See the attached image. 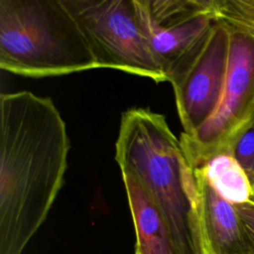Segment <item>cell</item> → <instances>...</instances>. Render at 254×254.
<instances>
[{
  "label": "cell",
  "mask_w": 254,
  "mask_h": 254,
  "mask_svg": "<svg viewBox=\"0 0 254 254\" xmlns=\"http://www.w3.org/2000/svg\"><path fill=\"white\" fill-rule=\"evenodd\" d=\"M70 142L50 97L0 96V254H22L45 222L67 167Z\"/></svg>",
  "instance_id": "obj_1"
},
{
  "label": "cell",
  "mask_w": 254,
  "mask_h": 254,
  "mask_svg": "<svg viewBox=\"0 0 254 254\" xmlns=\"http://www.w3.org/2000/svg\"><path fill=\"white\" fill-rule=\"evenodd\" d=\"M115 160L153 201L175 254H205L193 170L165 116L149 108L124 111Z\"/></svg>",
  "instance_id": "obj_2"
},
{
  "label": "cell",
  "mask_w": 254,
  "mask_h": 254,
  "mask_svg": "<svg viewBox=\"0 0 254 254\" xmlns=\"http://www.w3.org/2000/svg\"><path fill=\"white\" fill-rule=\"evenodd\" d=\"M0 67L36 78L98 68L62 0H0Z\"/></svg>",
  "instance_id": "obj_3"
},
{
  "label": "cell",
  "mask_w": 254,
  "mask_h": 254,
  "mask_svg": "<svg viewBox=\"0 0 254 254\" xmlns=\"http://www.w3.org/2000/svg\"><path fill=\"white\" fill-rule=\"evenodd\" d=\"M85 38L98 68L167 81L142 29L134 0H62Z\"/></svg>",
  "instance_id": "obj_4"
},
{
  "label": "cell",
  "mask_w": 254,
  "mask_h": 254,
  "mask_svg": "<svg viewBox=\"0 0 254 254\" xmlns=\"http://www.w3.org/2000/svg\"><path fill=\"white\" fill-rule=\"evenodd\" d=\"M228 30L227 68L218 102L191 136L180 137L192 169L217 154L230 153L236 141L254 128V35Z\"/></svg>",
  "instance_id": "obj_5"
},
{
  "label": "cell",
  "mask_w": 254,
  "mask_h": 254,
  "mask_svg": "<svg viewBox=\"0 0 254 254\" xmlns=\"http://www.w3.org/2000/svg\"><path fill=\"white\" fill-rule=\"evenodd\" d=\"M229 30L216 20L196 59L172 84L182 135L191 136L214 110L225 79Z\"/></svg>",
  "instance_id": "obj_6"
},
{
  "label": "cell",
  "mask_w": 254,
  "mask_h": 254,
  "mask_svg": "<svg viewBox=\"0 0 254 254\" xmlns=\"http://www.w3.org/2000/svg\"><path fill=\"white\" fill-rule=\"evenodd\" d=\"M134 4L152 54L167 81L173 83L196 59L216 19L212 13L200 11L175 24L161 26L138 0H134Z\"/></svg>",
  "instance_id": "obj_7"
},
{
  "label": "cell",
  "mask_w": 254,
  "mask_h": 254,
  "mask_svg": "<svg viewBox=\"0 0 254 254\" xmlns=\"http://www.w3.org/2000/svg\"><path fill=\"white\" fill-rule=\"evenodd\" d=\"M205 254H253L235 205L193 170Z\"/></svg>",
  "instance_id": "obj_8"
},
{
  "label": "cell",
  "mask_w": 254,
  "mask_h": 254,
  "mask_svg": "<svg viewBox=\"0 0 254 254\" xmlns=\"http://www.w3.org/2000/svg\"><path fill=\"white\" fill-rule=\"evenodd\" d=\"M133 219L139 254H175L162 218L153 201L137 180L121 173Z\"/></svg>",
  "instance_id": "obj_9"
},
{
  "label": "cell",
  "mask_w": 254,
  "mask_h": 254,
  "mask_svg": "<svg viewBox=\"0 0 254 254\" xmlns=\"http://www.w3.org/2000/svg\"><path fill=\"white\" fill-rule=\"evenodd\" d=\"M233 204L250 201L252 185L245 171L230 153L217 154L192 169Z\"/></svg>",
  "instance_id": "obj_10"
},
{
  "label": "cell",
  "mask_w": 254,
  "mask_h": 254,
  "mask_svg": "<svg viewBox=\"0 0 254 254\" xmlns=\"http://www.w3.org/2000/svg\"><path fill=\"white\" fill-rule=\"evenodd\" d=\"M213 15L230 29L254 35V0H213Z\"/></svg>",
  "instance_id": "obj_11"
},
{
  "label": "cell",
  "mask_w": 254,
  "mask_h": 254,
  "mask_svg": "<svg viewBox=\"0 0 254 254\" xmlns=\"http://www.w3.org/2000/svg\"><path fill=\"white\" fill-rule=\"evenodd\" d=\"M151 18L161 26L180 22L199 10L191 0H138Z\"/></svg>",
  "instance_id": "obj_12"
},
{
  "label": "cell",
  "mask_w": 254,
  "mask_h": 254,
  "mask_svg": "<svg viewBox=\"0 0 254 254\" xmlns=\"http://www.w3.org/2000/svg\"><path fill=\"white\" fill-rule=\"evenodd\" d=\"M230 154L239 163L254 185V128L245 132L234 144Z\"/></svg>",
  "instance_id": "obj_13"
},
{
  "label": "cell",
  "mask_w": 254,
  "mask_h": 254,
  "mask_svg": "<svg viewBox=\"0 0 254 254\" xmlns=\"http://www.w3.org/2000/svg\"><path fill=\"white\" fill-rule=\"evenodd\" d=\"M234 205L241 218L250 246L254 254V203L252 201H247L243 203H237Z\"/></svg>",
  "instance_id": "obj_14"
},
{
  "label": "cell",
  "mask_w": 254,
  "mask_h": 254,
  "mask_svg": "<svg viewBox=\"0 0 254 254\" xmlns=\"http://www.w3.org/2000/svg\"><path fill=\"white\" fill-rule=\"evenodd\" d=\"M192 3L201 11H207L213 14V0H191Z\"/></svg>",
  "instance_id": "obj_15"
},
{
  "label": "cell",
  "mask_w": 254,
  "mask_h": 254,
  "mask_svg": "<svg viewBox=\"0 0 254 254\" xmlns=\"http://www.w3.org/2000/svg\"><path fill=\"white\" fill-rule=\"evenodd\" d=\"M250 201H252V202L254 203V185H253V187H252V195H251Z\"/></svg>",
  "instance_id": "obj_16"
},
{
  "label": "cell",
  "mask_w": 254,
  "mask_h": 254,
  "mask_svg": "<svg viewBox=\"0 0 254 254\" xmlns=\"http://www.w3.org/2000/svg\"><path fill=\"white\" fill-rule=\"evenodd\" d=\"M135 254H139V253H137V252H135Z\"/></svg>",
  "instance_id": "obj_17"
}]
</instances>
